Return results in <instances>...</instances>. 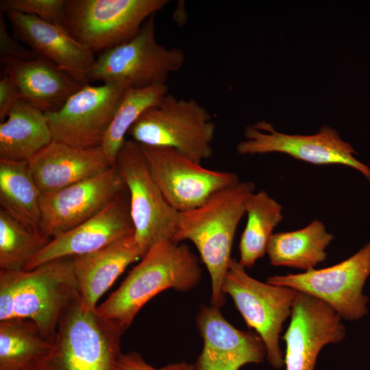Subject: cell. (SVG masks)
I'll list each match as a JSON object with an SVG mask.
<instances>
[{
  "label": "cell",
  "instance_id": "obj_27",
  "mask_svg": "<svg viewBox=\"0 0 370 370\" xmlns=\"http://www.w3.org/2000/svg\"><path fill=\"white\" fill-rule=\"evenodd\" d=\"M166 94V84L126 88L101 145L112 165L132 125L146 110L159 103Z\"/></svg>",
  "mask_w": 370,
  "mask_h": 370
},
{
  "label": "cell",
  "instance_id": "obj_15",
  "mask_svg": "<svg viewBox=\"0 0 370 370\" xmlns=\"http://www.w3.org/2000/svg\"><path fill=\"white\" fill-rule=\"evenodd\" d=\"M290 324L283 336L286 343V370H314L321 349L338 343L345 336L342 318L325 302L299 293Z\"/></svg>",
  "mask_w": 370,
  "mask_h": 370
},
{
  "label": "cell",
  "instance_id": "obj_12",
  "mask_svg": "<svg viewBox=\"0 0 370 370\" xmlns=\"http://www.w3.org/2000/svg\"><path fill=\"white\" fill-rule=\"evenodd\" d=\"M126 86L86 84L63 106L45 113L53 141L73 147H101Z\"/></svg>",
  "mask_w": 370,
  "mask_h": 370
},
{
  "label": "cell",
  "instance_id": "obj_5",
  "mask_svg": "<svg viewBox=\"0 0 370 370\" xmlns=\"http://www.w3.org/2000/svg\"><path fill=\"white\" fill-rule=\"evenodd\" d=\"M215 130L211 115L197 101L168 93L140 115L128 134L140 145L171 147L201 164L212 156Z\"/></svg>",
  "mask_w": 370,
  "mask_h": 370
},
{
  "label": "cell",
  "instance_id": "obj_11",
  "mask_svg": "<svg viewBox=\"0 0 370 370\" xmlns=\"http://www.w3.org/2000/svg\"><path fill=\"white\" fill-rule=\"evenodd\" d=\"M140 145L163 195L179 212L201 206L239 182L236 173L204 167L173 148Z\"/></svg>",
  "mask_w": 370,
  "mask_h": 370
},
{
  "label": "cell",
  "instance_id": "obj_6",
  "mask_svg": "<svg viewBox=\"0 0 370 370\" xmlns=\"http://www.w3.org/2000/svg\"><path fill=\"white\" fill-rule=\"evenodd\" d=\"M114 165L129 192L134 235L142 258L157 243L175 241L179 212L169 204L156 182L140 144L125 140Z\"/></svg>",
  "mask_w": 370,
  "mask_h": 370
},
{
  "label": "cell",
  "instance_id": "obj_19",
  "mask_svg": "<svg viewBox=\"0 0 370 370\" xmlns=\"http://www.w3.org/2000/svg\"><path fill=\"white\" fill-rule=\"evenodd\" d=\"M42 195L100 175L112 165L101 147L81 148L52 140L28 161Z\"/></svg>",
  "mask_w": 370,
  "mask_h": 370
},
{
  "label": "cell",
  "instance_id": "obj_17",
  "mask_svg": "<svg viewBox=\"0 0 370 370\" xmlns=\"http://www.w3.org/2000/svg\"><path fill=\"white\" fill-rule=\"evenodd\" d=\"M132 234L129 202L121 193L89 219L52 238L25 271L58 258L92 253Z\"/></svg>",
  "mask_w": 370,
  "mask_h": 370
},
{
  "label": "cell",
  "instance_id": "obj_21",
  "mask_svg": "<svg viewBox=\"0 0 370 370\" xmlns=\"http://www.w3.org/2000/svg\"><path fill=\"white\" fill-rule=\"evenodd\" d=\"M142 254L134 234L86 255L73 257V270L82 305L96 309L100 297Z\"/></svg>",
  "mask_w": 370,
  "mask_h": 370
},
{
  "label": "cell",
  "instance_id": "obj_18",
  "mask_svg": "<svg viewBox=\"0 0 370 370\" xmlns=\"http://www.w3.org/2000/svg\"><path fill=\"white\" fill-rule=\"evenodd\" d=\"M5 14L16 39L81 85L89 84L88 74L95 61L94 53L77 41L64 27L31 15Z\"/></svg>",
  "mask_w": 370,
  "mask_h": 370
},
{
  "label": "cell",
  "instance_id": "obj_2",
  "mask_svg": "<svg viewBox=\"0 0 370 370\" xmlns=\"http://www.w3.org/2000/svg\"><path fill=\"white\" fill-rule=\"evenodd\" d=\"M201 278L199 260L187 245L161 241L141 258L97 310L104 319L127 330L140 309L156 295L168 289L189 291Z\"/></svg>",
  "mask_w": 370,
  "mask_h": 370
},
{
  "label": "cell",
  "instance_id": "obj_25",
  "mask_svg": "<svg viewBox=\"0 0 370 370\" xmlns=\"http://www.w3.org/2000/svg\"><path fill=\"white\" fill-rule=\"evenodd\" d=\"M51 345L29 319L0 321V370H32Z\"/></svg>",
  "mask_w": 370,
  "mask_h": 370
},
{
  "label": "cell",
  "instance_id": "obj_30",
  "mask_svg": "<svg viewBox=\"0 0 370 370\" xmlns=\"http://www.w3.org/2000/svg\"><path fill=\"white\" fill-rule=\"evenodd\" d=\"M5 13L0 14V59L26 60L40 56L27 47L21 45L11 37L6 27Z\"/></svg>",
  "mask_w": 370,
  "mask_h": 370
},
{
  "label": "cell",
  "instance_id": "obj_29",
  "mask_svg": "<svg viewBox=\"0 0 370 370\" xmlns=\"http://www.w3.org/2000/svg\"><path fill=\"white\" fill-rule=\"evenodd\" d=\"M66 0H1L3 13L17 12L36 16L64 27Z\"/></svg>",
  "mask_w": 370,
  "mask_h": 370
},
{
  "label": "cell",
  "instance_id": "obj_8",
  "mask_svg": "<svg viewBox=\"0 0 370 370\" xmlns=\"http://www.w3.org/2000/svg\"><path fill=\"white\" fill-rule=\"evenodd\" d=\"M169 2L66 0L64 27L92 52H102L133 38L145 22Z\"/></svg>",
  "mask_w": 370,
  "mask_h": 370
},
{
  "label": "cell",
  "instance_id": "obj_9",
  "mask_svg": "<svg viewBox=\"0 0 370 370\" xmlns=\"http://www.w3.org/2000/svg\"><path fill=\"white\" fill-rule=\"evenodd\" d=\"M249 328L263 341L267 358L275 369L284 365L280 335L285 320L291 315L299 293L289 287L264 283L247 274L238 260L232 259L222 286Z\"/></svg>",
  "mask_w": 370,
  "mask_h": 370
},
{
  "label": "cell",
  "instance_id": "obj_3",
  "mask_svg": "<svg viewBox=\"0 0 370 370\" xmlns=\"http://www.w3.org/2000/svg\"><path fill=\"white\" fill-rule=\"evenodd\" d=\"M79 297L73 257L28 271L0 270V321L29 319L50 341L62 315Z\"/></svg>",
  "mask_w": 370,
  "mask_h": 370
},
{
  "label": "cell",
  "instance_id": "obj_14",
  "mask_svg": "<svg viewBox=\"0 0 370 370\" xmlns=\"http://www.w3.org/2000/svg\"><path fill=\"white\" fill-rule=\"evenodd\" d=\"M126 188L116 167L58 191L42 195L40 232L52 238L101 211Z\"/></svg>",
  "mask_w": 370,
  "mask_h": 370
},
{
  "label": "cell",
  "instance_id": "obj_31",
  "mask_svg": "<svg viewBox=\"0 0 370 370\" xmlns=\"http://www.w3.org/2000/svg\"><path fill=\"white\" fill-rule=\"evenodd\" d=\"M116 370H196L195 364L186 361L177 362L156 368L148 364L136 352L121 354L116 365Z\"/></svg>",
  "mask_w": 370,
  "mask_h": 370
},
{
  "label": "cell",
  "instance_id": "obj_16",
  "mask_svg": "<svg viewBox=\"0 0 370 370\" xmlns=\"http://www.w3.org/2000/svg\"><path fill=\"white\" fill-rule=\"evenodd\" d=\"M196 322L204 341L196 370H240L245 365L263 362L267 356L258 334L237 329L212 305L200 307Z\"/></svg>",
  "mask_w": 370,
  "mask_h": 370
},
{
  "label": "cell",
  "instance_id": "obj_1",
  "mask_svg": "<svg viewBox=\"0 0 370 370\" xmlns=\"http://www.w3.org/2000/svg\"><path fill=\"white\" fill-rule=\"evenodd\" d=\"M254 188L251 182L239 181L201 206L179 212L175 241L188 240L196 247L210 278L211 305L219 309L225 302L222 286L232 259L236 231Z\"/></svg>",
  "mask_w": 370,
  "mask_h": 370
},
{
  "label": "cell",
  "instance_id": "obj_7",
  "mask_svg": "<svg viewBox=\"0 0 370 370\" xmlns=\"http://www.w3.org/2000/svg\"><path fill=\"white\" fill-rule=\"evenodd\" d=\"M184 62L182 50L157 42L153 15L133 38L100 53L90 70L88 81L127 88L166 84L170 74L178 71Z\"/></svg>",
  "mask_w": 370,
  "mask_h": 370
},
{
  "label": "cell",
  "instance_id": "obj_22",
  "mask_svg": "<svg viewBox=\"0 0 370 370\" xmlns=\"http://www.w3.org/2000/svg\"><path fill=\"white\" fill-rule=\"evenodd\" d=\"M52 140L45 113L21 99L0 123V160L28 162Z\"/></svg>",
  "mask_w": 370,
  "mask_h": 370
},
{
  "label": "cell",
  "instance_id": "obj_4",
  "mask_svg": "<svg viewBox=\"0 0 370 370\" xmlns=\"http://www.w3.org/2000/svg\"><path fill=\"white\" fill-rule=\"evenodd\" d=\"M126 329L85 308L79 297L62 315L51 347L32 370H116Z\"/></svg>",
  "mask_w": 370,
  "mask_h": 370
},
{
  "label": "cell",
  "instance_id": "obj_24",
  "mask_svg": "<svg viewBox=\"0 0 370 370\" xmlns=\"http://www.w3.org/2000/svg\"><path fill=\"white\" fill-rule=\"evenodd\" d=\"M42 197L28 162L0 160L2 210L26 227L41 232Z\"/></svg>",
  "mask_w": 370,
  "mask_h": 370
},
{
  "label": "cell",
  "instance_id": "obj_26",
  "mask_svg": "<svg viewBox=\"0 0 370 370\" xmlns=\"http://www.w3.org/2000/svg\"><path fill=\"white\" fill-rule=\"evenodd\" d=\"M282 212V206L265 190L254 192L248 198L247 223L238 245V261L245 268L253 267L267 253L273 230L283 219Z\"/></svg>",
  "mask_w": 370,
  "mask_h": 370
},
{
  "label": "cell",
  "instance_id": "obj_28",
  "mask_svg": "<svg viewBox=\"0 0 370 370\" xmlns=\"http://www.w3.org/2000/svg\"><path fill=\"white\" fill-rule=\"evenodd\" d=\"M51 239L26 227L1 209L0 270H25Z\"/></svg>",
  "mask_w": 370,
  "mask_h": 370
},
{
  "label": "cell",
  "instance_id": "obj_20",
  "mask_svg": "<svg viewBox=\"0 0 370 370\" xmlns=\"http://www.w3.org/2000/svg\"><path fill=\"white\" fill-rule=\"evenodd\" d=\"M3 73L17 86L21 99L44 113L60 109L82 86L51 61L38 58L1 60Z\"/></svg>",
  "mask_w": 370,
  "mask_h": 370
},
{
  "label": "cell",
  "instance_id": "obj_13",
  "mask_svg": "<svg viewBox=\"0 0 370 370\" xmlns=\"http://www.w3.org/2000/svg\"><path fill=\"white\" fill-rule=\"evenodd\" d=\"M244 135L245 140L236 147L239 154L278 152L317 165H345L361 173L370 182V168L357 160L352 145L328 126L313 135H290L276 131L263 121L247 127Z\"/></svg>",
  "mask_w": 370,
  "mask_h": 370
},
{
  "label": "cell",
  "instance_id": "obj_32",
  "mask_svg": "<svg viewBox=\"0 0 370 370\" xmlns=\"http://www.w3.org/2000/svg\"><path fill=\"white\" fill-rule=\"evenodd\" d=\"M21 99L19 90L12 80L6 73H3L0 79V121H3L8 114Z\"/></svg>",
  "mask_w": 370,
  "mask_h": 370
},
{
  "label": "cell",
  "instance_id": "obj_10",
  "mask_svg": "<svg viewBox=\"0 0 370 370\" xmlns=\"http://www.w3.org/2000/svg\"><path fill=\"white\" fill-rule=\"evenodd\" d=\"M369 276L370 242L333 266L273 275L269 277L267 282L314 297L329 305L342 319L354 321L368 312L369 299L363 293V288Z\"/></svg>",
  "mask_w": 370,
  "mask_h": 370
},
{
  "label": "cell",
  "instance_id": "obj_23",
  "mask_svg": "<svg viewBox=\"0 0 370 370\" xmlns=\"http://www.w3.org/2000/svg\"><path fill=\"white\" fill-rule=\"evenodd\" d=\"M334 236L328 232L323 222L314 220L297 230L273 233L267 254L273 266H284L305 271L325 261L326 247Z\"/></svg>",
  "mask_w": 370,
  "mask_h": 370
}]
</instances>
